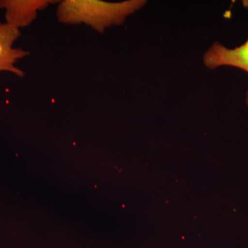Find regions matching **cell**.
Returning <instances> with one entry per match:
<instances>
[{"mask_svg": "<svg viewBox=\"0 0 248 248\" xmlns=\"http://www.w3.org/2000/svg\"><path fill=\"white\" fill-rule=\"evenodd\" d=\"M57 2L54 0H0V9L5 11V23L20 31L31 25L40 11Z\"/></svg>", "mask_w": 248, "mask_h": 248, "instance_id": "cell-2", "label": "cell"}, {"mask_svg": "<svg viewBox=\"0 0 248 248\" xmlns=\"http://www.w3.org/2000/svg\"><path fill=\"white\" fill-rule=\"evenodd\" d=\"M144 0L107 2L100 0H64L59 1L57 17L70 25L84 24L98 32L112 26H119L126 18L146 5Z\"/></svg>", "mask_w": 248, "mask_h": 248, "instance_id": "cell-1", "label": "cell"}, {"mask_svg": "<svg viewBox=\"0 0 248 248\" xmlns=\"http://www.w3.org/2000/svg\"><path fill=\"white\" fill-rule=\"evenodd\" d=\"M203 62L210 69L231 66L248 73V39L244 45L234 48H228L219 42H215L204 55ZM246 104L248 106V91Z\"/></svg>", "mask_w": 248, "mask_h": 248, "instance_id": "cell-3", "label": "cell"}, {"mask_svg": "<svg viewBox=\"0 0 248 248\" xmlns=\"http://www.w3.org/2000/svg\"><path fill=\"white\" fill-rule=\"evenodd\" d=\"M20 31L0 22V72H9L18 77L24 76L22 70L16 66L19 60L29 55V52L14 47L20 37Z\"/></svg>", "mask_w": 248, "mask_h": 248, "instance_id": "cell-4", "label": "cell"}]
</instances>
